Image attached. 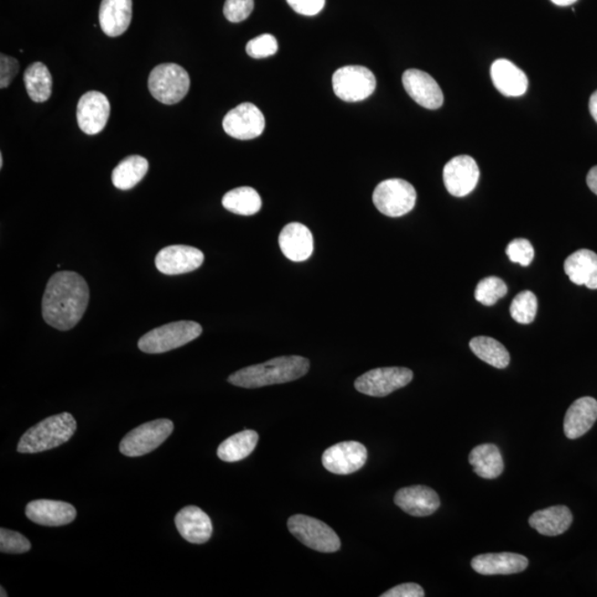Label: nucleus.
Here are the masks:
<instances>
[{"mask_svg": "<svg viewBox=\"0 0 597 597\" xmlns=\"http://www.w3.org/2000/svg\"><path fill=\"white\" fill-rule=\"evenodd\" d=\"M295 13L304 15H318L325 6V0H287Z\"/></svg>", "mask_w": 597, "mask_h": 597, "instance_id": "40", "label": "nucleus"}, {"mask_svg": "<svg viewBox=\"0 0 597 597\" xmlns=\"http://www.w3.org/2000/svg\"><path fill=\"white\" fill-rule=\"evenodd\" d=\"M132 0H102L98 20L103 33L118 37L126 33L132 20Z\"/></svg>", "mask_w": 597, "mask_h": 597, "instance_id": "23", "label": "nucleus"}, {"mask_svg": "<svg viewBox=\"0 0 597 597\" xmlns=\"http://www.w3.org/2000/svg\"><path fill=\"white\" fill-rule=\"evenodd\" d=\"M469 464L476 474L485 479H496L505 469L501 451L493 444L479 445L472 449Z\"/></svg>", "mask_w": 597, "mask_h": 597, "instance_id": "27", "label": "nucleus"}, {"mask_svg": "<svg viewBox=\"0 0 597 597\" xmlns=\"http://www.w3.org/2000/svg\"><path fill=\"white\" fill-rule=\"evenodd\" d=\"M422 586L417 583H405L386 592L381 597H424Z\"/></svg>", "mask_w": 597, "mask_h": 597, "instance_id": "41", "label": "nucleus"}, {"mask_svg": "<svg viewBox=\"0 0 597 597\" xmlns=\"http://www.w3.org/2000/svg\"><path fill=\"white\" fill-rule=\"evenodd\" d=\"M289 531L315 551L332 553L339 551L341 541L339 536L328 524L304 515H295L288 520Z\"/></svg>", "mask_w": 597, "mask_h": 597, "instance_id": "7", "label": "nucleus"}, {"mask_svg": "<svg viewBox=\"0 0 597 597\" xmlns=\"http://www.w3.org/2000/svg\"><path fill=\"white\" fill-rule=\"evenodd\" d=\"M529 560L524 555L503 552L477 555L471 561V567L481 575H509L523 572Z\"/></svg>", "mask_w": 597, "mask_h": 597, "instance_id": "20", "label": "nucleus"}, {"mask_svg": "<svg viewBox=\"0 0 597 597\" xmlns=\"http://www.w3.org/2000/svg\"><path fill=\"white\" fill-rule=\"evenodd\" d=\"M367 449L357 441H344L326 449L322 465L332 474L346 476L360 470L366 464Z\"/></svg>", "mask_w": 597, "mask_h": 597, "instance_id": "11", "label": "nucleus"}, {"mask_svg": "<svg viewBox=\"0 0 597 597\" xmlns=\"http://www.w3.org/2000/svg\"><path fill=\"white\" fill-rule=\"evenodd\" d=\"M26 516L40 526L61 527L75 520L77 510L67 502L43 499L29 502L26 507Z\"/></svg>", "mask_w": 597, "mask_h": 597, "instance_id": "18", "label": "nucleus"}, {"mask_svg": "<svg viewBox=\"0 0 597 597\" xmlns=\"http://www.w3.org/2000/svg\"><path fill=\"white\" fill-rule=\"evenodd\" d=\"M490 74L493 85L503 96L521 97L528 90L526 74L511 61L499 59L493 62Z\"/></svg>", "mask_w": 597, "mask_h": 597, "instance_id": "24", "label": "nucleus"}, {"mask_svg": "<svg viewBox=\"0 0 597 597\" xmlns=\"http://www.w3.org/2000/svg\"><path fill=\"white\" fill-rule=\"evenodd\" d=\"M266 121L263 114L252 103H242L228 112L222 121V128L232 138L237 139H253L264 131Z\"/></svg>", "mask_w": 597, "mask_h": 597, "instance_id": "12", "label": "nucleus"}, {"mask_svg": "<svg viewBox=\"0 0 597 597\" xmlns=\"http://www.w3.org/2000/svg\"><path fill=\"white\" fill-rule=\"evenodd\" d=\"M334 90L337 98L346 102L365 100L376 87V76L362 66L342 67L332 77Z\"/></svg>", "mask_w": 597, "mask_h": 597, "instance_id": "9", "label": "nucleus"}, {"mask_svg": "<svg viewBox=\"0 0 597 597\" xmlns=\"http://www.w3.org/2000/svg\"><path fill=\"white\" fill-rule=\"evenodd\" d=\"M204 253L200 249L184 245L168 246L155 258V266L168 276L189 273L199 269L204 262Z\"/></svg>", "mask_w": 597, "mask_h": 597, "instance_id": "15", "label": "nucleus"}, {"mask_svg": "<svg viewBox=\"0 0 597 597\" xmlns=\"http://www.w3.org/2000/svg\"><path fill=\"white\" fill-rule=\"evenodd\" d=\"M4 596L7 597L8 595L6 593V591H5L4 588H2V597H4Z\"/></svg>", "mask_w": 597, "mask_h": 597, "instance_id": "46", "label": "nucleus"}, {"mask_svg": "<svg viewBox=\"0 0 597 597\" xmlns=\"http://www.w3.org/2000/svg\"><path fill=\"white\" fill-rule=\"evenodd\" d=\"M259 436L254 430H242L222 441L217 449V455L226 463H236L252 453L256 448Z\"/></svg>", "mask_w": 597, "mask_h": 597, "instance_id": "28", "label": "nucleus"}, {"mask_svg": "<svg viewBox=\"0 0 597 597\" xmlns=\"http://www.w3.org/2000/svg\"><path fill=\"white\" fill-rule=\"evenodd\" d=\"M597 420V401L593 397H581L571 405L564 417V434L569 439L582 437Z\"/></svg>", "mask_w": 597, "mask_h": 597, "instance_id": "22", "label": "nucleus"}, {"mask_svg": "<svg viewBox=\"0 0 597 597\" xmlns=\"http://www.w3.org/2000/svg\"><path fill=\"white\" fill-rule=\"evenodd\" d=\"M19 62L13 57L0 55V87L5 89L13 82L19 72Z\"/></svg>", "mask_w": 597, "mask_h": 597, "instance_id": "39", "label": "nucleus"}, {"mask_svg": "<svg viewBox=\"0 0 597 597\" xmlns=\"http://www.w3.org/2000/svg\"><path fill=\"white\" fill-rule=\"evenodd\" d=\"M175 526L186 541L202 544L209 541L212 534L211 518L199 507L181 509L175 517Z\"/></svg>", "mask_w": 597, "mask_h": 597, "instance_id": "21", "label": "nucleus"}, {"mask_svg": "<svg viewBox=\"0 0 597 597\" xmlns=\"http://www.w3.org/2000/svg\"><path fill=\"white\" fill-rule=\"evenodd\" d=\"M278 41L273 35L264 34L253 38L246 46L248 56L254 59L267 58L277 54Z\"/></svg>", "mask_w": 597, "mask_h": 597, "instance_id": "36", "label": "nucleus"}, {"mask_svg": "<svg viewBox=\"0 0 597 597\" xmlns=\"http://www.w3.org/2000/svg\"><path fill=\"white\" fill-rule=\"evenodd\" d=\"M396 505L414 517L433 515L440 507L437 492L426 486L402 488L394 498Z\"/></svg>", "mask_w": 597, "mask_h": 597, "instance_id": "17", "label": "nucleus"}, {"mask_svg": "<svg viewBox=\"0 0 597 597\" xmlns=\"http://www.w3.org/2000/svg\"><path fill=\"white\" fill-rule=\"evenodd\" d=\"M551 2L558 6H569L576 2V0H551Z\"/></svg>", "mask_w": 597, "mask_h": 597, "instance_id": "44", "label": "nucleus"}, {"mask_svg": "<svg viewBox=\"0 0 597 597\" xmlns=\"http://www.w3.org/2000/svg\"><path fill=\"white\" fill-rule=\"evenodd\" d=\"M77 430V422L69 413L54 415L33 426L18 444L20 454H38L54 449L69 441Z\"/></svg>", "mask_w": 597, "mask_h": 597, "instance_id": "3", "label": "nucleus"}, {"mask_svg": "<svg viewBox=\"0 0 597 597\" xmlns=\"http://www.w3.org/2000/svg\"><path fill=\"white\" fill-rule=\"evenodd\" d=\"M31 543L27 538L15 531L0 530V551L8 554H23L30 551Z\"/></svg>", "mask_w": 597, "mask_h": 597, "instance_id": "35", "label": "nucleus"}, {"mask_svg": "<svg viewBox=\"0 0 597 597\" xmlns=\"http://www.w3.org/2000/svg\"><path fill=\"white\" fill-rule=\"evenodd\" d=\"M3 165H4L3 154H0V169L3 168Z\"/></svg>", "mask_w": 597, "mask_h": 597, "instance_id": "45", "label": "nucleus"}, {"mask_svg": "<svg viewBox=\"0 0 597 597\" xmlns=\"http://www.w3.org/2000/svg\"><path fill=\"white\" fill-rule=\"evenodd\" d=\"M24 82L31 100L37 103L49 100L53 92V77L43 62H35L27 67Z\"/></svg>", "mask_w": 597, "mask_h": 597, "instance_id": "30", "label": "nucleus"}, {"mask_svg": "<svg viewBox=\"0 0 597 597\" xmlns=\"http://www.w3.org/2000/svg\"><path fill=\"white\" fill-rule=\"evenodd\" d=\"M414 374L407 367L376 368L363 374L355 383L358 392L373 397H384L408 386Z\"/></svg>", "mask_w": 597, "mask_h": 597, "instance_id": "10", "label": "nucleus"}, {"mask_svg": "<svg viewBox=\"0 0 597 597\" xmlns=\"http://www.w3.org/2000/svg\"><path fill=\"white\" fill-rule=\"evenodd\" d=\"M590 112L592 114V117L595 119L597 123V91L593 93V95L591 96L590 98Z\"/></svg>", "mask_w": 597, "mask_h": 597, "instance_id": "43", "label": "nucleus"}, {"mask_svg": "<svg viewBox=\"0 0 597 597\" xmlns=\"http://www.w3.org/2000/svg\"><path fill=\"white\" fill-rule=\"evenodd\" d=\"M403 86L413 100L428 110H437L444 103V95L432 76L417 69L404 72Z\"/></svg>", "mask_w": 597, "mask_h": 597, "instance_id": "16", "label": "nucleus"}, {"mask_svg": "<svg viewBox=\"0 0 597 597\" xmlns=\"http://www.w3.org/2000/svg\"><path fill=\"white\" fill-rule=\"evenodd\" d=\"M538 299L536 294L529 290L522 292L513 299L510 306L512 319L520 324H530L536 318Z\"/></svg>", "mask_w": 597, "mask_h": 597, "instance_id": "33", "label": "nucleus"}, {"mask_svg": "<svg viewBox=\"0 0 597 597\" xmlns=\"http://www.w3.org/2000/svg\"><path fill=\"white\" fill-rule=\"evenodd\" d=\"M222 206L233 214L252 216L262 210V201L256 190L243 186L228 191L222 197Z\"/></svg>", "mask_w": 597, "mask_h": 597, "instance_id": "31", "label": "nucleus"}, {"mask_svg": "<svg viewBox=\"0 0 597 597\" xmlns=\"http://www.w3.org/2000/svg\"><path fill=\"white\" fill-rule=\"evenodd\" d=\"M417 194L414 186L399 179L383 180L373 193V202L383 215L402 217L413 211Z\"/></svg>", "mask_w": 597, "mask_h": 597, "instance_id": "6", "label": "nucleus"}, {"mask_svg": "<svg viewBox=\"0 0 597 597\" xmlns=\"http://www.w3.org/2000/svg\"><path fill=\"white\" fill-rule=\"evenodd\" d=\"M111 106L101 92L85 93L77 103V119L82 132L96 135L105 129L110 118Z\"/></svg>", "mask_w": 597, "mask_h": 597, "instance_id": "14", "label": "nucleus"}, {"mask_svg": "<svg viewBox=\"0 0 597 597\" xmlns=\"http://www.w3.org/2000/svg\"><path fill=\"white\" fill-rule=\"evenodd\" d=\"M586 183L590 187V190L597 195V166H594L593 169H591L588 178H586Z\"/></svg>", "mask_w": 597, "mask_h": 597, "instance_id": "42", "label": "nucleus"}, {"mask_svg": "<svg viewBox=\"0 0 597 597\" xmlns=\"http://www.w3.org/2000/svg\"><path fill=\"white\" fill-rule=\"evenodd\" d=\"M254 0H226L224 15L228 22L242 23L252 15Z\"/></svg>", "mask_w": 597, "mask_h": 597, "instance_id": "38", "label": "nucleus"}, {"mask_svg": "<svg viewBox=\"0 0 597 597\" xmlns=\"http://www.w3.org/2000/svg\"><path fill=\"white\" fill-rule=\"evenodd\" d=\"M573 515L565 506H554L534 512L529 523L542 536L557 537L569 530Z\"/></svg>", "mask_w": 597, "mask_h": 597, "instance_id": "26", "label": "nucleus"}, {"mask_svg": "<svg viewBox=\"0 0 597 597\" xmlns=\"http://www.w3.org/2000/svg\"><path fill=\"white\" fill-rule=\"evenodd\" d=\"M279 245L290 261L303 262L308 261L314 252V236L308 227L300 222H292L280 232Z\"/></svg>", "mask_w": 597, "mask_h": 597, "instance_id": "19", "label": "nucleus"}, {"mask_svg": "<svg viewBox=\"0 0 597 597\" xmlns=\"http://www.w3.org/2000/svg\"><path fill=\"white\" fill-rule=\"evenodd\" d=\"M564 270L573 283L597 289V254L594 252L581 249L570 254L564 262Z\"/></svg>", "mask_w": 597, "mask_h": 597, "instance_id": "25", "label": "nucleus"}, {"mask_svg": "<svg viewBox=\"0 0 597 597\" xmlns=\"http://www.w3.org/2000/svg\"><path fill=\"white\" fill-rule=\"evenodd\" d=\"M308 358L290 355L273 358L262 365L242 368L228 377L232 386L243 388H259L274 384L298 380L308 373Z\"/></svg>", "mask_w": 597, "mask_h": 597, "instance_id": "2", "label": "nucleus"}, {"mask_svg": "<svg viewBox=\"0 0 597 597\" xmlns=\"http://www.w3.org/2000/svg\"><path fill=\"white\" fill-rule=\"evenodd\" d=\"M470 350L477 357L491 366L506 368L510 363V355L499 341L489 336H477L470 341Z\"/></svg>", "mask_w": 597, "mask_h": 597, "instance_id": "32", "label": "nucleus"}, {"mask_svg": "<svg viewBox=\"0 0 597 597\" xmlns=\"http://www.w3.org/2000/svg\"><path fill=\"white\" fill-rule=\"evenodd\" d=\"M479 175L476 160L468 155H459L445 165L443 178L450 195L464 197L476 189Z\"/></svg>", "mask_w": 597, "mask_h": 597, "instance_id": "13", "label": "nucleus"}, {"mask_svg": "<svg viewBox=\"0 0 597 597\" xmlns=\"http://www.w3.org/2000/svg\"><path fill=\"white\" fill-rule=\"evenodd\" d=\"M506 252L512 262L521 264L523 267H528L534 258L531 242L523 238L515 239L509 243Z\"/></svg>", "mask_w": 597, "mask_h": 597, "instance_id": "37", "label": "nucleus"}, {"mask_svg": "<svg viewBox=\"0 0 597 597\" xmlns=\"http://www.w3.org/2000/svg\"><path fill=\"white\" fill-rule=\"evenodd\" d=\"M190 79L183 67L163 64L155 67L149 77V90L164 105L173 106L189 93Z\"/></svg>", "mask_w": 597, "mask_h": 597, "instance_id": "5", "label": "nucleus"}, {"mask_svg": "<svg viewBox=\"0 0 597 597\" xmlns=\"http://www.w3.org/2000/svg\"><path fill=\"white\" fill-rule=\"evenodd\" d=\"M201 332V325L197 322H172L144 335L139 341V349L148 355H160L190 344Z\"/></svg>", "mask_w": 597, "mask_h": 597, "instance_id": "4", "label": "nucleus"}, {"mask_svg": "<svg viewBox=\"0 0 597 597\" xmlns=\"http://www.w3.org/2000/svg\"><path fill=\"white\" fill-rule=\"evenodd\" d=\"M90 289L75 272H59L49 279L43 298L46 324L60 331L74 329L89 304Z\"/></svg>", "mask_w": 597, "mask_h": 597, "instance_id": "1", "label": "nucleus"}, {"mask_svg": "<svg viewBox=\"0 0 597 597\" xmlns=\"http://www.w3.org/2000/svg\"><path fill=\"white\" fill-rule=\"evenodd\" d=\"M174 424L170 419H157L145 423L127 434L119 444V451L128 457H141L160 448L173 433Z\"/></svg>", "mask_w": 597, "mask_h": 597, "instance_id": "8", "label": "nucleus"}, {"mask_svg": "<svg viewBox=\"0 0 597 597\" xmlns=\"http://www.w3.org/2000/svg\"><path fill=\"white\" fill-rule=\"evenodd\" d=\"M148 170V160L139 155H132L121 160L113 170L112 183L118 190H131L144 179Z\"/></svg>", "mask_w": 597, "mask_h": 597, "instance_id": "29", "label": "nucleus"}, {"mask_svg": "<svg viewBox=\"0 0 597 597\" xmlns=\"http://www.w3.org/2000/svg\"><path fill=\"white\" fill-rule=\"evenodd\" d=\"M507 293V284L503 283V280L497 277H488L478 283L475 297L478 303L491 306L497 304L498 300L505 297Z\"/></svg>", "mask_w": 597, "mask_h": 597, "instance_id": "34", "label": "nucleus"}]
</instances>
